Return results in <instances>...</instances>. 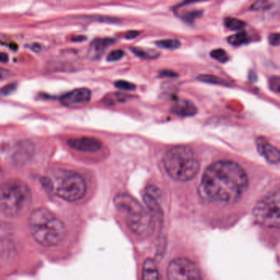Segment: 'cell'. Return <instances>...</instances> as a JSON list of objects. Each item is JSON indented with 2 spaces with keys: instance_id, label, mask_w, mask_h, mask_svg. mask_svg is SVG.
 I'll return each instance as SVG.
<instances>
[{
  "instance_id": "19",
  "label": "cell",
  "mask_w": 280,
  "mask_h": 280,
  "mask_svg": "<svg viewBox=\"0 0 280 280\" xmlns=\"http://www.w3.org/2000/svg\"><path fill=\"white\" fill-rule=\"evenodd\" d=\"M197 80L202 81L204 83L216 84V85H228V82L224 79L220 78L219 76H212V75H201L198 76Z\"/></svg>"
},
{
  "instance_id": "21",
  "label": "cell",
  "mask_w": 280,
  "mask_h": 280,
  "mask_svg": "<svg viewBox=\"0 0 280 280\" xmlns=\"http://www.w3.org/2000/svg\"><path fill=\"white\" fill-rule=\"evenodd\" d=\"M127 98L128 96L123 94H111L104 98V102L107 104H114L117 102H124V100H127Z\"/></svg>"
},
{
  "instance_id": "25",
  "label": "cell",
  "mask_w": 280,
  "mask_h": 280,
  "mask_svg": "<svg viewBox=\"0 0 280 280\" xmlns=\"http://www.w3.org/2000/svg\"><path fill=\"white\" fill-rule=\"evenodd\" d=\"M17 86L14 83H10L3 88H0V96H7L11 95L12 93L15 92Z\"/></svg>"
},
{
  "instance_id": "28",
  "label": "cell",
  "mask_w": 280,
  "mask_h": 280,
  "mask_svg": "<svg viewBox=\"0 0 280 280\" xmlns=\"http://www.w3.org/2000/svg\"><path fill=\"white\" fill-rule=\"evenodd\" d=\"M12 76V72L4 67H0V81L5 80Z\"/></svg>"
},
{
  "instance_id": "31",
  "label": "cell",
  "mask_w": 280,
  "mask_h": 280,
  "mask_svg": "<svg viewBox=\"0 0 280 280\" xmlns=\"http://www.w3.org/2000/svg\"><path fill=\"white\" fill-rule=\"evenodd\" d=\"M9 61V55L5 53H0V63H6Z\"/></svg>"
},
{
  "instance_id": "20",
  "label": "cell",
  "mask_w": 280,
  "mask_h": 280,
  "mask_svg": "<svg viewBox=\"0 0 280 280\" xmlns=\"http://www.w3.org/2000/svg\"><path fill=\"white\" fill-rule=\"evenodd\" d=\"M225 26L231 31H237L241 30L245 26L246 23L242 20L237 19V18H226Z\"/></svg>"
},
{
  "instance_id": "32",
  "label": "cell",
  "mask_w": 280,
  "mask_h": 280,
  "mask_svg": "<svg viewBox=\"0 0 280 280\" xmlns=\"http://www.w3.org/2000/svg\"><path fill=\"white\" fill-rule=\"evenodd\" d=\"M3 178V171L2 170H1V168H0V180L2 179Z\"/></svg>"
},
{
  "instance_id": "13",
  "label": "cell",
  "mask_w": 280,
  "mask_h": 280,
  "mask_svg": "<svg viewBox=\"0 0 280 280\" xmlns=\"http://www.w3.org/2000/svg\"><path fill=\"white\" fill-rule=\"evenodd\" d=\"M172 111L177 115L190 117V116L195 115L197 112V109L195 104L190 100L180 99L174 103L172 107Z\"/></svg>"
},
{
  "instance_id": "17",
  "label": "cell",
  "mask_w": 280,
  "mask_h": 280,
  "mask_svg": "<svg viewBox=\"0 0 280 280\" xmlns=\"http://www.w3.org/2000/svg\"><path fill=\"white\" fill-rule=\"evenodd\" d=\"M248 35H247V33L244 32V31L237 33V34L231 35V36L228 38V43L234 46H242V45L248 43Z\"/></svg>"
},
{
  "instance_id": "30",
  "label": "cell",
  "mask_w": 280,
  "mask_h": 280,
  "mask_svg": "<svg viewBox=\"0 0 280 280\" xmlns=\"http://www.w3.org/2000/svg\"><path fill=\"white\" fill-rule=\"evenodd\" d=\"M161 76H176L177 74L171 71H162L161 72Z\"/></svg>"
},
{
  "instance_id": "5",
  "label": "cell",
  "mask_w": 280,
  "mask_h": 280,
  "mask_svg": "<svg viewBox=\"0 0 280 280\" xmlns=\"http://www.w3.org/2000/svg\"><path fill=\"white\" fill-rule=\"evenodd\" d=\"M46 185L57 196L67 202L81 200L87 192L84 178L72 170H54L46 178Z\"/></svg>"
},
{
  "instance_id": "9",
  "label": "cell",
  "mask_w": 280,
  "mask_h": 280,
  "mask_svg": "<svg viewBox=\"0 0 280 280\" xmlns=\"http://www.w3.org/2000/svg\"><path fill=\"white\" fill-rule=\"evenodd\" d=\"M91 98H92V92L89 89L77 88L63 95L60 99V101L64 106H76V105L89 102Z\"/></svg>"
},
{
  "instance_id": "29",
  "label": "cell",
  "mask_w": 280,
  "mask_h": 280,
  "mask_svg": "<svg viewBox=\"0 0 280 280\" xmlns=\"http://www.w3.org/2000/svg\"><path fill=\"white\" fill-rule=\"evenodd\" d=\"M138 35H139V32H138V31H131L126 33L125 37H126L128 39H132L136 38V37H137Z\"/></svg>"
},
{
  "instance_id": "11",
  "label": "cell",
  "mask_w": 280,
  "mask_h": 280,
  "mask_svg": "<svg viewBox=\"0 0 280 280\" xmlns=\"http://www.w3.org/2000/svg\"><path fill=\"white\" fill-rule=\"evenodd\" d=\"M256 146L259 153L265 157L266 161L272 165H277L279 163L280 154L277 148L272 146L268 142L267 140L264 137H258L256 141Z\"/></svg>"
},
{
  "instance_id": "12",
  "label": "cell",
  "mask_w": 280,
  "mask_h": 280,
  "mask_svg": "<svg viewBox=\"0 0 280 280\" xmlns=\"http://www.w3.org/2000/svg\"><path fill=\"white\" fill-rule=\"evenodd\" d=\"M144 201L150 211L158 212L159 211V200L161 197V191L155 186H149L146 187L143 195Z\"/></svg>"
},
{
  "instance_id": "4",
  "label": "cell",
  "mask_w": 280,
  "mask_h": 280,
  "mask_svg": "<svg viewBox=\"0 0 280 280\" xmlns=\"http://www.w3.org/2000/svg\"><path fill=\"white\" fill-rule=\"evenodd\" d=\"M31 191L19 179H9L0 186V210L8 217L24 214L31 204Z\"/></svg>"
},
{
  "instance_id": "24",
  "label": "cell",
  "mask_w": 280,
  "mask_h": 280,
  "mask_svg": "<svg viewBox=\"0 0 280 280\" xmlns=\"http://www.w3.org/2000/svg\"><path fill=\"white\" fill-rule=\"evenodd\" d=\"M124 55V52L123 50H113L112 52L109 53V55L107 57V60L109 62L117 61L122 59Z\"/></svg>"
},
{
  "instance_id": "18",
  "label": "cell",
  "mask_w": 280,
  "mask_h": 280,
  "mask_svg": "<svg viewBox=\"0 0 280 280\" xmlns=\"http://www.w3.org/2000/svg\"><path fill=\"white\" fill-rule=\"evenodd\" d=\"M157 46L167 50H176L179 48L181 43L176 39H161L156 42Z\"/></svg>"
},
{
  "instance_id": "2",
  "label": "cell",
  "mask_w": 280,
  "mask_h": 280,
  "mask_svg": "<svg viewBox=\"0 0 280 280\" xmlns=\"http://www.w3.org/2000/svg\"><path fill=\"white\" fill-rule=\"evenodd\" d=\"M31 236L39 245L50 248L59 245L65 237L63 222L48 209L41 207L31 212L29 217Z\"/></svg>"
},
{
  "instance_id": "8",
  "label": "cell",
  "mask_w": 280,
  "mask_h": 280,
  "mask_svg": "<svg viewBox=\"0 0 280 280\" xmlns=\"http://www.w3.org/2000/svg\"><path fill=\"white\" fill-rule=\"evenodd\" d=\"M167 274L168 280H202L197 266L187 258L172 261L168 267Z\"/></svg>"
},
{
  "instance_id": "1",
  "label": "cell",
  "mask_w": 280,
  "mask_h": 280,
  "mask_svg": "<svg viewBox=\"0 0 280 280\" xmlns=\"http://www.w3.org/2000/svg\"><path fill=\"white\" fill-rule=\"evenodd\" d=\"M245 170L233 161H217L204 172L200 185L202 197L212 202L232 204L248 187Z\"/></svg>"
},
{
  "instance_id": "3",
  "label": "cell",
  "mask_w": 280,
  "mask_h": 280,
  "mask_svg": "<svg viewBox=\"0 0 280 280\" xmlns=\"http://www.w3.org/2000/svg\"><path fill=\"white\" fill-rule=\"evenodd\" d=\"M164 167L174 180L187 182L195 178L200 170V162L191 148L178 146L165 153Z\"/></svg>"
},
{
  "instance_id": "15",
  "label": "cell",
  "mask_w": 280,
  "mask_h": 280,
  "mask_svg": "<svg viewBox=\"0 0 280 280\" xmlns=\"http://www.w3.org/2000/svg\"><path fill=\"white\" fill-rule=\"evenodd\" d=\"M142 280H159L156 264L152 259H147L144 263Z\"/></svg>"
},
{
  "instance_id": "6",
  "label": "cell",
  "mask_w": 280,
  "mask_h": 280,
  "mask_svg": "<svg viewBox=\"0 0 280 280\" xmlns=\"http://www.w3.org/2000/svg\"><path fill=\"white\" fill-rule=\"evenodd\" d=\"M114 205L120 213L124 215L128 228L135 234L146 236L153 229L151 217L132 195L126 193L117 194L114 197Z\"/></svg>"
},
{
  "instance_id": "22",
  "label": "cell",
  "mask_w": 280,
  "mask_h": 280,
  "mask_svg": "<svg viewBox=\"0 0 280 280\" xmlns=\"http://www.w3.org/2000/svg\"><path fill=\"white\" fill-rule=\"evenodd\" d=\"M211 55L213 59H216L220 63H226L228 60V55L223 49H217L211 51Z\"/></svg>"
},
{
  "instance_id": "23",
  "label": "cell",
  "mask_w": 280,
  "mask_h": 280,
  "mask_svg": "<svg viewBox=\"0 0 280 280\" xmlns=\"http://www.w3.org/2000/svg\"><path fill=\"white\" fill-rule=\"evenodd\" d=\"M115 87L124 91H133L136 88V86L133 83L123 80L117 81L115 83Z\"/></svg>"
},
{
  "instance_id": "26",
  "label": "cell",
  "mask_w": 280,
  "mask_h": 280,
  "mask_svg": "<svg viewBox=\"0 0 280 280\" xmlns=\"http://www.w3.org/2000/svg\"><path fill=\"white\" fill-rule=\"evenodd\" d=\"M269 87H270V89H271L273 92L278 93L280 91L279 76H274L271 77L270 81H269Z\"/></svg>"
},
{
  "instance_id": "10",
  "label": "cell",
  "mask_w": 280,
  "mask_h": 280,
  "mask_svg": "<svg viewBox=\"0 0 280 280\" xmlns=\"http://www.w3.org/2000/svg\"><path fill=\"white\" fill-rule=\"evenodd\" d=\"M67 144L74 150L83 152H96L102 147L101 141L95 137H83L76 139H71L67 141Z\"/></svg>"
},
{
  "instance_id": "7",
  "label": "cell",
  "mask_w": 280,
  "mask_h": 280,
  "mask_svg": "<svg viewBox=\"0 0 280 280\" xmlns=\"http://www.w3.org/2000/svg\"><path fill=\"white\" fill-rule=\"evenodd\" d=\"M279 191L268 194L256 204L253 215L256 222L268 228H279Z\"/></svg>"
},
{
  "instance_id": "14",
  "label": "cell",
  "mask_w": 280,
  "mask_h": 280,
  "mask_svg": "<svg viewBox=\"0 0 280 280\" xmlns=\"http://www.w3.org/2000/svg\"><path fill=\"white\" fill-rule=\"evenodd\" d=\"M113 43H114V41L113 39H109V38L95 39L90 46L88 57L92 60L100 59L105 50Z\"/></svg>"
},
{
  "instance_id": "16",
  "label": "cell",
  "mask_w": 280,
  "mask_h": 280,
  "mask_svg": "<svg viewBox=\"0 0 280 280\" xmlns=\"http://www.w3.org/2000/svg\"><path fill=\"white\" fill-rule=\"evenodd\" d=\"M133 54L145 59H156L159 56V54L156 50H151V49L141 48V47H134L131 49Z\"/></svg>"
},
{
  "instance_id": "27",
  "label": "cell",
  "mask_w": 280,
  "mask_h": 280,
  "mask_svg": "<svg viewBox=\"0 0 280 280\" xmlns=\"http://www.w3.org/2000/svg\"><path fill=\"white\" fill-rule=\"evenodd\" d=\"M279 39L280 36L278 33H273L269 37V43L274 46H278L279 45Z\"/></svg>"
}]
</instances>
